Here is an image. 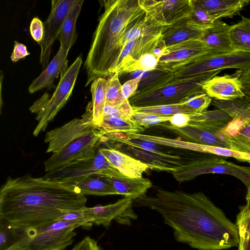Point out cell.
I'll use <instances>...</instances> for the list:
<instances>
[{
    "label": "cell",
    "mask_w": 250,
    "mask_h": 250,
    "mask_svg": "<svg viewBox=\"0 0 250 250\" xmlns=\"http://www.w3.org/2000/svg\"><path fill=\"white\" fill-rule=\"evenodd\" d=\"M134 199L125 196L116 202L105 206L81 209L84 219L90 225H103L108 228L112 220L124 225L130 226L138 216L133 209Z\"/></svg>",
    "instance_id": "30bf717a"
},
{
    "label": "cell",
    "mask_w": 250,
    "mask_h": 250,
    "mask_svg": "<svg viewBox=\"0 0 250 250\" xmlns=\"http://www.w3.org/2000/svg\"><path fill=\"white\" fill-rule=\"evenodd\" d=\"M75 186L42 177H8L0 191V221L13 229L43 227L85 207Z\"/></svg>",
    "instance_id": "7a4b0ae2"
},
{
    "label": "cell",
    "mask_w": 250,
    "mask_h": 250,
    "mask_svg": "<svg viewBox=\"0 0 250 250\" xmlns=\"http://www.w3.org/2000/svg\"><path fill=\"white\" fill-rule=\"evenodd\" d=\"M190 115L184 113L176 114L171 117L169 124L176 127H183L189 123Z\"/></svg>",
    "instance_id": "bcb514c9"
},
{
    "label": "cell",
    "mask_w": 250,
    "mask_h": 250,
    "mask_svg": "<svg viewBox=\"0 0 250 250\" xmlns=\"http://www.w3.org/2000/svg\"><path fill=\"white\" fill-rule=\"evenodd\" d=\"M243 71L239 70L233 75L214 76L203 85V89L210 97L221 101H231L243 97L242 85L239 78Z\"/></svg>",
    "instance_id": "ac0fdd59"
},
{
    "label": "cell",
    "mask_w": 250,
    "mask_h": 250,
    "mask_svg": "<svg viewBox=\"0 0 250 250\" xmlns=\"http://www.w3.org/2000/svg\"><path fill=\"white\" fill-rule=\"evenodd\" d=\"M82 63L81 56L61 74L60 80L50 98L35 103L30 110L37 114L36 119L38 124L33 135L37 136L45 130L48 123L52 120L66 103L71 95Z\"/></svg>",
    "instance_id": "52a82bcc"
},
{
    "label": "cell",
    "mask_w": 250,
    "mask_h": 250,
    "mask_svg": "<svg viewBox=\"0 0 250 250\" xmlns=\"http://www.w3.org/2000/svg\"><path fill=\"white\" fill-rule=\"evenodd\" d=\"M80 227L87 229L91 226L83 221L60 220L37 228L16 229L11 227L13 241L6 249L63 250L73 243L76 235L74 230Z\"/></svg>",
    "instance_id": "5b68a950"
},
{
    "label": "cell",
    "mask_w": 250,
    "mask_h": 250,
    "mask_svg": "<svg viewBox=\"0 0 250 250\" xmlns=\"http://www.w3.org/2000/svg\"><path fill=\"white\" fill-rule=\"evenodd\" d=\"M247 188L246 196V204L239 207L240 212L237 215V218H242L250 215V185Z\"/></svg>",
    "instance_id": "7dc6e473"
},
{
    "label": "cell",
    "mask_w": 250,
    "mask_h": 250,
    "mask_svg": "<svg viewBox=\"0 0 250 250\" xmlns=\"http://www.w3.org/2000/svg\"><path fill=\"white\" fill-rule=\"evenodd\" d=\"M102 177L113 187L118 195L130 196L134 200L146 194L152 187V183L148 179L143 177Z\"/></svg>",
    "instance_id": "d4e9b609"
},
{
    "label": "cell",
    "mask_w": 250,
    "mask_h": 250,
    "mask_svg": "<svg viewBox=\"0 0 250 250\" xmlns=\"http://www.w3.org/2000/svg\"><path fill=\"white\" fill-rule=\"evenodd\" d=\"M236 225L239 236L238 250H250V215L237 218Z\"/></svg>",
    "instance_id": "f35d334b"
},
{
    "label": "cell",
    "mask_w": 250,
    "mask_h": 250,
    "mask_svg": "<svg viewBox=\"0 0 250 250\" xmlns=\"http://www.w3.org/2000/svg\"><path fill=\"white\" fill-rule=\"evenodd\" d=\"M121 87L118 74L115 73L110 75L107 79L105 105L114 106L121 104L125 100L122 95Z\"/></svg>",
    "instance_id": "d590c367"
},
{
    "label": "cell",
    "mask_w": 250,
    "mask_h": 250,
    "mask_svg": "<svg viewBox=\"0 0 250 250\" xmlns=\"http://www.w3.org/2000/svg\"><path fill=\"white\" fill-rule=\"evenodd\" d=\"M160 126L171 130L188 142L230 149L225 128L221 130L209 129L190 123L181 128L173 126L166 123Z\"/></svg>",
    "instance_id": "2e32d148"
},
{
    "label": "cell",
    "mask_w": 250,
    "mask_h": 250,
    "mask_svg": "<svg viewBox=\"0 0 250 250\" xmlns=\"http://www.w3.org/2000/svg\"><path fill=\"white\" fill-rule=\"evenodd\" d=\"M83 195L105 196L118 195L113 187L102 177L92 175L74 185Z\"/></svg>",
    "instance_id": "1f68e13d"
},
{
    "label": "cell",
    "mask_w": 250,
    "mask_h": 250,
    "mask_svg": "<svg viewBox=\"0 0 250 250\" xmlns=\"http://www.w3.org/2000/svg\"><path fill=\"white\" fill-rule=\"evenodd\" d=\"M100 157L97 152L92 158L77 161L47 172L43 177L74 186L87 177L92 175L100 176Z\"/></svg>",
    "instance_id": "e0dca14e"
},
{
    "label": "cell",
    "mask_w": 250,
    "mask_h": 250,
    "mask_svg": "<svg viewBox=\"0 0 250 250\" xmlns=\"http://www.w3.org/2000/svg\"><path fill=\"white\" fill-rule=\"evenodd\" d=\"M239 80L242 85L250 84V68L242 72Z\"/></svg>",
    "instance_id": "c3c4849f"
},
{
    "label": "cell",
    "mask_w": 250,
    "mask_h": 250,
    "mask_svg": "<svg viewBox=\"0 0 250 250\" xmlns=\"http://www.w3.org/2000/svg\"><path fill=\"white\" fill-rule=\"evenodd\" d=\"M230 149L250 154V125L232 119L225 128Z\"/></svg>",
    "instance_id": "484cf974"
},
{
    "label": "cell",
    "mask_w": 250,
    "mask_h": 250,
    "mask_svg": "<svg viewBox=\"0 0 250 250\" xmlns=\"http://www.w3.org/2000/svg\"><path fill=\"white\" fill-rule=\"evenodd\" d=\"M226 68H237L244 72L250 68V53L234 51L229 53L206 54L191 61L172 66L167 73L177 77H186Z\"/></svg>",
    "instance_id": "ba28073f"
},
{
    "label": "cell",
    "mask_w": 250,
    "mask_h": 250,
    "mask_svg": "<svg viewBox=\"0 0 250 250\" xmlns=\"http://www.w3.org/2000/svg\"><path fill=\"white\" fill-rule=\"evenodd\" d=\"M212 104L218 109L224 110L233 120L250 125V97L247 95L231 101L213 99Z\"/></svg>",
    "instance_id": "f1b7e54d"
},
{
    "label": "cell",
    "mask_w": 250,
    "mask_h": 250,
    "mask_svg": "<svg viewBox=\"0 0 250 250\" xmlns=\"http://www.w3.org/2000/svg\"><path fill=\"white\" fill-rule=\"evenodd\" d=\"M134 113V109L128 99L124 100L122 103L116 106L105 105L104 109V117H120L131 118Z\"/></svg>",
    "instance_id": "ab89813d"
},
{
    "label": "cell",
    "mask_w": 250,
    "mask_h": 250,
    "mask_svg": "<svg viewBox=\"0 0 250 250\" xmlns=\"http://www.w3.org/2000/svg\"><path fill=\"white\" fill-rule=\"evenodd\" d=\"M71 250H102L97 242L89 236L84 237Z\"/></svg>",
    "instance_id": "ee69618b"
},
{
    "label": "cell",
    "mask_w": 250,
    "mask_h": 250,
    "mask_svg": "<svg viewBox=\"0 0 250 250\" xmlns=\"http://www.w3.org/2000/svg\"><path fill=\"white\" fill-rule=\"evenodd\" d=\"M230 37L235 51L250 53V18L242 16L239 22L231 25Z\"/></svg>",
    "instance_id": "d6a6232c"
},
{
    "label": "cell",
    "mask_w": 250,
    "mask_h": 250,
    "mask_svg": "<svg viewBox=\"0 0 250 250\" xmlns=\"http://www.w3.org/2000/svg\"><path fill=\"white\" fill-rule=\"evenodd\" d=\"M114 146L111 148L140 160L147 165L149 168L170 173L177 168L191 161L196 156L181 157L178 155H163L143 150L121 143H116Z\"/></svg>",
    "instance_id": "5bb4252c"
},
{
    "label": "cell",
    "mask_w": 250,
    "mask_h": 250,
    "mask_svg": "<svg viewBox=\"0 0 250 250\" xmlns=\"http://www.w3.org/2000/svg\"><path fill=\"white\" fill-rule=\"evenodd\" d=\"M95 128L102 136L111 133L141 134L145 129L131 118L120 117H104L102 124Z\"/></svg>",
    "instance_id": "83f0119b"
},
{
    "label": "cell",
    "mask_w": 250,
    "mask_h": 250,
    "mask_svg": "<svg viewBox=\"0 0 250 250\" xmlns=\"http://www.w3.org/2000/svg\"><path fill=\"white\" fill-rule=\"evenodd\" d=\"M159 59L153 52L146 53L125 68L122 71L121 74L138 71L146 72L155 70L157 68Z\"/></svg>",
    "instance_id": "8d00e7d4"
},
{
    "label": "cell",
    "mask_w": 250,
    "mask_h": 250,
    "mask_svg": "<svg viewBox=\"0 0 250 250\" xmlns=\"http://www.w3.org/2000/svg\"><path fill=\"white\" fill-rule=\"evenodd\" d=\"M29 55L30 53L28 52L25 45L17 41L15 42L14 49L11 55L12 61L16 62Z\"/></svg>",
    "instance_id": "f6af8a7d"
},
{
    "label": "cell",
    "mask_w": 250,
    "mask_h": 250,
    "mask_svg": "<svg viewBox=\"0 0 250 250\" xmlns=\"http://www.w3.org/2000/svg\"><path fill=\"white\" fill-rule=\"evenodd\" d=\"M95 128L93 121L92 103L80 118H76L61 127L47 132L44 142L48 144L47 152H58L70 143L88 133Z\"/></svg>",
    "instance_id": "8fae6325"
},
{
    "label": "cell",
    "mask_w": 250,
    "mask_h": 250,
    "mask_svg": "<svg viewBox=\"0 0 250 250\" xmlns=\"http://www.w3.org/2000/svg\"><path fill=\"white\" fill-rule=\"evenodd\" d=\"M134 112L149 113L162 116H172L178 113L192 115L180 104L146 107H133Z\"/></svg>",
    "instance_id": "e575fe53"
},
{
    "label": "cell",
    "mask_w": 250,
    "mask_h": 250,
    "mask_svg": "<svg viewBox=\"0 0 250 250\" xmlns=\"http://www.w3.org/2000/svg\"><path fill=\"white\" fill-rule=\"evenodd\" d=\"M209 173L231 175L239 179L247 187L250 185V167L238 166L227 161L224 157L209 153L196 155L191 161L171 173L180 183Z\"/></svg>",
    "instance_id": "8992f818"
},
{
    "label": "cell",
    "mask_w": 250,
    "mask_h": 250,
    "mask_svg": "<svg viewBox=\"0 0 250 250\" xmlns=\"http://www.w3.org/2000/svg\"><path fill=\"white\" fill-rule=\"evenodd\" d=\"M194 4L208 12L216 20L240 14L249 0H192Z\"/></svg>",
    "instance_id": "cb8c5ba5"
},
{
    "label": "cell",
    "mask_w": 250,
    "mask_h": 250,
    "mask_svg": "<svg viewBox=\"0 0 250 250\" xmlns=\"http://www.w3.org/2000/svg\"><path fill=\"white\" fill-rule=\"evenodd\" d=\"M231 26L216 20L208 27L200 38L212 55L222 54L235 51L230 37Z\"/></svg>",
    "instance_id": "44dd1931"
},
{
    "label": "cell",
    "mask_w": 250,
    "mask_h": 250,
    "mask_svg": "<svg viewBox=\"0 0 250 250\" xmlns=\"http://www.w3.org/2000/svg\"><path fill=\"white\" fill-rule=\"evenodd\" d=\"M242 89L244 94L250 97V84L242 85Z\"/></svg>",
    "instance_id": "681fc988"
},
{
    "label": "cell",
    "mask_w": 250,
    "mask_h": 250,
    "mask_svg": "<svg viewBox=\"0 0 250 250\" xmlns=\"http://www.w3.org/2000/svg\"><path fill=\"white\" fill-rule=\"evenodd\" d=\"M30 32L33 39L40 44L44 37V23L38 18H33L30 23Z\"/></svg>",
    "instance_id": "b9f144b4"
},
{
    "label": "cell",
    "mask_w": 250,
    "mask_h": 250,
    "mask_svg": "<svg viewBox=\"0 0 250 250\" xmlns=\"http://www.w3.org/2000/svg\"><path fill=\"white\" fill-rule=\"evenodd\" d=\"M146 14L156 22L170 27L192 15V0H139Z\"/></svg>",
    "instance_id": "7c38bea8"
},
{
    "label": "cell",
    "mask_w": 250,
    "mask_h": 250,
    "mask_svg": "<svg viewBox=\"0 0 250 250\" xmlns=\"http://www.w3.org/2000/svg\"><path fill=\"white\" fill-rule=\"evenodd\" d=\"M141 79V77H136L122 85L121 92L124 100L128 99L136 92Z\"/></svg>",
    "instance_id": "7bdbcfd3"
},
{
    "label": "cell",
    "mask_w": 250,
    "mask_h": 250,
    "mask_svg": "<svg viewBox=\"0 0 250 250\" xmlns=\"http://www.w3.org/2000/svg\"><path fill=\"white\" fill-rule=\"evenodd\" d=\"M163 31L150 33L128 42L121 52L116 73L119 76L125 68L137 61L142 56L153 52L161 41Z\"/></svg>",
    "instance_id": "d6986e66"
},
{
    "label": "cell",
    "mask_w": 250,
    "mask_h": 250,
    "mask_svg": "<svg viewBox=\"0 0 250 250\" xmlns=\"http://www.w3.org/2000/svg\"><path fill=\"white\" fill-rule=\"evenodd\" d=\"M104 11L93 34L84 67L85 86L94 80L116 73L127 30L146 16L139 0H105Z\"/></svg>",
    "instance_id": "3957f363"
},
{
    "label": "cell",
    "mask_w": 250,
    "mask_h": 250,
    "mask_svg": "<svg viewBox=\"0 0 250 250\" xmlns=\"http://www.w3.org/2000/svg\"><path fill=\"white\" fill-rule=\"evenodd\" d=\"M102 137L95 128L88 133L68 144L53 154L44 162L45 171L50 172L74 162L93 158L98 143Z\"/></svg>",
    "instance_id": "9c48e42d"
},
{
    "label": "cell",
    "mask_w": 250,
    "mask_h": 250,
    "mask_svg": "<svg viewBox=\"0 0 250 250\" xmlns=\"http://www.w3.org/2000/svg\"><path fill=\"white\" fill-rule=\"evenodd\" d=\"M210 26L200 24L191 18L183 20L163 31L158 47H167L187 40L200 39Z\"/></svg>",
    "instance_id": "ffe728a7"
},
{
    "label": "cell",
    "mask_w": 250,
    "mask_h": 250,
    "mask_svg": "<svg viewBox=\"0 0 250 250\" xmlns=\"http://www.w3.org/2000/svg\"><path fill=\"white\" fill-rule=\"evenodd\" d=\"M221 70L186 77L165 73L129 99L132 107H141L180 103L188 98L205 92L204 84Z\"/></svg>",
    "instance_id": "277c9868"
},
{
    "label": "cell",
    "mask_w": 250,
    "mask_h": 250,
    "mask_svg": "<svg viewBox=\"0 0 250 250\" xmlns=\"http://www.w3.org/2000/svg\"><path fill=\"white\" fill-rule=\"evenodd\" d=\"M67 54L60 46L57 54L47 67L29 85L28 91L33 93L43 88L51 86L59 74L68 68Z\"/></svg>",
    "instance_id": "603a6c76"
},
{
    "label": "cell",
    "mask_w": 250,
    "mask_h": 250,
    "mask_svg": "<svg viewBox=\"0 0 250 250\" xmlns=\"http://www.w3.org/2000/svg\"><path fill=\"white\" fill-rule=\"evenodd\" d=\"M154 196L146 194L133 200V206L159 213L171 227L176 241L199 250L238 247L237 227L202 192L189 193L153 186Z\"/></svg>",
    "instance_id": "6da1fadb"
},
{
    "label": "cell",
    "mask_w": 250,
    "mask_h": 250,
    "mask_svg": "<svg viewBox=\"0 0 250 250\" xmlns=\"http://www.w3.org/2000/svg\"><path fill=\"white\" fill-rule=\"evenodd\" d=\"M171 117L134 112L131 119L137 125L145 129L154 125H160L165 123L168 122Z\"/></svg>",
    "instance_id": "74e56055"
},
{
    "label": "cell",
    "mask_w": 250,
    "mask_h": 250,
    "mask_svg": "<svg viewBox=\"0 0 250 250\" xmlns=\"http://www.w3.org/2000/svg\"><path fill=\"white\" fill-rule=\"evenodd\" d=\"M208 54L210 53L200 39L187 40L164 47V54L159 59L156 69L167 73L175 65L191 61Z\"/></svg>",
    "instance_id": "9a60e30c"
},
{
    "label": "cell",
    "mask_w": 250,
    "mask_h": 250,
    "mask_svg": "<svg viewBox=\"0 0 250 250\" xmlns=\"http://www.w3.org/2000/svg\"><path fill=\"white\" fill-rule=\"evenodd\" d=\"M5 250H11V249H6Z\"/></svg>",
    "instance_id": "f907efd6"
},
{
    "label": "cell",
    "mask_w": 250,
    "mask_h": 250,
    "mask_svg": "<svg viewBox=\"0 0 250 250\" xmlns=\"http://www.w3.org/2000/svg\"><path fill=\"white\" fill-rule=\"evenodd\" d=\"M232 120L228 113L218 109L190 115L189 123L209 129L220 130L226 128Z\"/></svg>",
    "instance_id": "f546056e"
},
{
    "label": "cell",
    "mask_w": 250,
    "mask_h": 250,
    "mask_svg": "<svg viewBox=\"0 0 250 250\" xmlns=\"http://www.w3.org/2000/svg\"><path fill=\"white\" fill-rule=\"evenodd\" d=\"M83 2V0H77L73 5L63 21L57 39L60 41V47L64 49L66 54H68L77 39L76 23Z\"/></svg>",
    "instance_id": "4316f807"
},
{
    "label": "cell",
    "mask_w": 250,
    "mask_h": 250,
    "mask_svg": "<svg viewBox=\"0 0 250 250\" xmlns=\"http://www.w3.org/2000/svg\"><path fill=\"white\" fill-rule=\"evenodd\" d=\"M211 101L212 98L203 92L189 97L179 104L194 115L206 111Z\"/></svg>",
    "instance_id": "836d02e7"
},
{
    "label": "cell",
    "mask_w": 250,
    "mask_h": 250,
    "mask_svg": "<svg viewBox=\"0 0 250 250\" xmlns=\"http://www.w3.org/2000/svg\"><path fill=\"white\" fill-rule=\"evenodd\" d=\"M99 151L114 167L125 176L141 178L149 168L140 160L113 148H101Z\"/></svg>",
    "instance_id": "7402d4cb"
},
{
    "label": "cell",
    "mask_w": 250,
    "mask_h": 250,
    "mask_svg": "<svg viewBox=\"0 0 250 250\" xmlns=\"http://www.w3.org/2000/svg\"><path fill=\"white\" fill-rule=\"evenodd\" d=\"M77 0H52L51 12L44 23V33L41 47L40 62L44 70L48 65L52 45L58 39L63 21Z\"/></svg>",
    "instance_id": "4fadbf2b"
},
{
    "label": "cell",
    "mask_w": 250,
    "mask_h": 250,
    "mask_svg": "<svg viewBox=\"0 0 250 250\" xmlns=\"http://www.w3.org/2000/svg\"><path fill=\"white\" fill-rule=\"evenodd\" d=\"M193 2V1H192ZM193 7L191 19L196 22L207 26H210L216 21L208 12L193 2Z\"/></svg>",
    "instance_id": "60d3db41"
},
{
    "label": "cell",
    "mask_w": 250,
    "mask_h": 250,
    "mask_svg": "<svg viewBox=\"0 0 250 250\" xmlns=\"http://www.w3.org/2000/svg\"><path fill=\"white\" fill-rule=\"evenodd\" d=\"M107 84V80L101 77L92 81L91 85L93 121L95 126L100 125L104 120Z\"/></svg>",
    "instance_id": "4dcf8cb0"
}]
</instances>
